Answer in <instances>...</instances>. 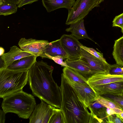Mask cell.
<instances>
[{"mask_svg":"<svg viewBox=\"0 0 123 123\" xmlns=\"http://www.w3.org/2000/svg\"><path fill=\"white\" fill-rule=\"evenodd\" d=\"M3 2L11 4H15L17 5L19 3L21 0H1Z\"/></svg>","mask_w":123,"mask_h":123,"instance_id":"cell-33","label":"cell"},{"mask_svg":"<svg viewBox=\"0 0 123 123\" xmlns=\"http://www.w3.org/2000/svg\"><path fill=\"white\" fill-rule=\"evenodd\" d=\"M96 101L106 108L122 109L121 108L113 101L105 96L99 95Z\"/></svg>","mask_w":123,"mask_h":123,"instance_id":"cell-23","label":"cell"},{"mask_svg":"<svg viewBox=\"0 0 123 123\" xmlns=\"http://www.w3.org/2000/svg\"><path fill=\"white\" fill-rule=\"evenodd\" d=\"M36 105L29 118L30 123H49L55 107L43 100Z\"/></svg>","mask_w":123,"mask_h":123,"instance_id":"cell-8","label":"cell"},{"mask_svg":"<svg viewBox=\"0 0 123 123\" xmlns=\"http://www.w3.org/2000/svg\"><path fill=\"white\" fill-rule=\"evenodd\" d=\"M49 43L46 40L22 38L19 40L18 45L23 51L37 57L43 55L45 48Z\"/></svg>","mask_w":123,"mask_h":123,"instance_id":"cell-7","label":"cell"},{"mask_svg":"<svg viewBox=\"0 0 123 123\" xmlns=\"http://www.w3.org/2000/svg\"><path fill=\"white\" fill-rule=\"evenodd\" d=\"M106 111L108 116L113 114H116L114 109L106 108Z\"/></svg>","mask_w":123,"mask_h":123,"instance_id":"cell-34","label":"cell"},{"mask_svg":"<svg viewBox=\"0 0 123 123\" xmlns=\"http://www.w3.org/2000/svg\"><path fill=\"white\" fill-rule=\"evenodd\" d=\"M63 73L66 81L74 89L87 108L91 103L96 100L99 95L90 86L74 81Z\"/></svg>","mask_w":123,"mask_h":123,"instance_id":"cell-9","label":"cell"},{"mask_svg":"<svg viewBox=\"0 0 123 123\" xmlns=\"http://www.w3.org/2000/svg\"><path fill=\"white\" fill-rule=\"evenodd\" d=\"M18 7L16 4L3 2L0 0V15L6 16L15 13Z\"/></svg>","mask_w":123,"mask_h":123,"instance_id":"cell-22","label":"cell"},{"mask_svg":"<svg viewBox=\"0 0 123 123\" xmlns=\"http://www.w3.org/2000/svg\"><path fill=\"white\" fill-rule=\"evenodd\" d=\"M99 95H109L116 96L122 95L123 81L111 83L92 88Z\"/></svg>","mask_w":123,"mask_h":123,"instance_id":"cell-13","label":"cell"},{"mask_svg":"<svg viewBox=\"0 0 123 123\" xmlns=\"http://www.w3.org/2000/svg\"><path fill=\"white\" fill-rule=\"evenodd\" d=\"M44 57L49 58L53 60L55 63L61 65L62 66L68 67L66 63L63 61V60H64V59L61 56H57L55 57H52L49 55H46Z\"/></svg>","mask_w":123,"mask_h":123,"instance_id":"cell-29","label":"cell"},{"mask_svg":"<svg viewBox=\"0 0 123 123\" xmlns=\"http://www.w3.org/2000/svg\"><path fill=\"white\" fill-rule=\"evenodd\" d=\"M112 26H117L121 28L123 31V13L116 16L112 21Z\"/></svg>","mask_w":123,"mask_h":123,"instance_id":"cell-28","label":"cell"},{"mask_svg":"<svg viewBox=\"0 0 123 123\" xmlns=\"http://www.w3.org/2000/svg\"></svg>","mask_w":123,"mask_h":123,"instance_id":"cell-40","label":"cell"},{"mask_svg":"<svg viewBox=\"0 0 123 123\" xmlns=\"http://www.w3.org/2000/svg\"><path fill=\"white\" fill-rule=\"evenodd\" d=\"M49 123H65L64 115L60 109L55 108Z\"/></svg>","mask_w":123,"mask_h":123,"instance_id":"cell-24","label":"cell"},{"mask_svg":"<svg viewBox=\"0 0 123 123\" xmlns=\"http://www.w3.org/2000/svg\"><path fill=\"white\" fill-rule=\"evenodd\" d=\"M107 123H123V121L117 114H115L108 116Z\"/></svg>","mask_w":123,"mask_h":123,"instance_id":"cell-30","label":"cell"},{"mask_svg":"<svg viewBox=\"0 0 123 123\" xmlns=\"http://www.w3.org/2000/svg\"><path fill=\"white\" fill-rule=\"evenodd\" d=\"M88 108L90 111L89 123H107L106 108L96 100L91 103Z\"/></svg>","mask_w":123,"mask_h":123,"instance_id":"cell-12","label":"cell"},{"mask_svg":"<svg viewBox=\"0 0 123 123\" xmlns=\"http://www.w3.org/2000/svg\"><path fill=\"white\" fill-rule=\"evenodd\" d=\"M0 56H1L4 53V50L3 48H2L0 47Z\"/></svg>","mask_w":123,"mask_h":123,"instance_id":"cell-35","label":"cell"},{"mask_svg":"<svg viewBox=\"0 0 123 123\" xmlns=\"http://www.w3.org/2000/svg\"><path fill=\"white\" fill-rule=\"evenodd\" d=\"M32 55L23 51L16 46H13L10 47L8 52L4 53L1 56V59L3 62V65L2 67L6 68L16 60Z\"/></svg>","mask_w":123,"mask_h":123,"instance_id":"cell-14","label":"cell"},{"mask_svg":"<svg viewBox=\"0 0 123 123\" xmlns=\"http://www.w3.org/2000/svg\"><path fill=\"white\" fill-rule=\"evenodd\" d=\"M117 115L123 121V112L120 114H117Z\"/></svg>","mask_w":123,"mask_h":123,"instance_id":"cell-36","label":"cell"},{"mask_svg":"<svg viewBox=\"0 0 123 123\" xmlns=\"http://www.w3.org/2000/svg\"><path fill=\"white\" fill-rule=\"evenodd\" d=\"M109 74L112 75H123V66L117 64L111 65Z\"/></svg>","mask_w":123,"mask_h":123,"instance_id":"cell-25","label":"cell"},{"mask_svg":"<svg viewBox=\"0 0 123 123\" xmlns=\"http://www.w3.org/2000/svg\"><path fill=\"white\" fill-rule=\"evenodd\" d=\"M98 6L96 0H77L68 10L66 24L70 25L83 19L92 9Z\"/></svg>","mask_w":123,"mask_h":123,"instance_id":"cell-5","label":"cell"},{"mask_svg":"<svg viewBox=\"0 0 123 123\" xmlns=\"http://www.w3.org/2000/svg\"><path fill=\"white\" fill-rule=\"evenodd\" d=\"M3 98L1 107L6 114L13 113L23 119L29 118L36 105L34 97L22 90Z\"/></svg>","mask_w":123,"mask_h":123,"instance_id":"cell-3","label":"cell"},{"mask_svg":"<svg viewBox=\"0 0 123 123\" xmlns=\"http://www.w3.org/2000/svg\"><path fill=\"white\" fill-rule=\"evenodd\" d=\"M39 0H21L19 3L17 5L18 7H20L26 5L31 4Z\"/></svg>","mask_w":123,"mask_h":123,"instance_id":"cell-31","label":"cell"},{"mask_svg":"<svg viewBox=\"0 0 123 123\" xmlns=\"http://www.w3.org/2000/svg\"><path fill=\"white\" fill-rule=\"evenodd\" d=\"M53 67L42 60L29 70L28 83L33 94L48 104L60 109L62 94L53 77Z\"/></svg>","mask_w":123,"mask_h":123,"instance_id":"cell-1","label":"cell"},{"mask_svg":"<svg viewBox=\"0 0 123 123\" xmlns=\"http://www.w3.org/2000/svg\"><path fill=\"white\" fill-rule=\"evenodd\" d=\"M64 75L73 81L77 83L89 86L87 80L83 75L75 71L68 67H65L63 69Z\"/></svg>","mask_w":123,"mask_h":123,"instance_id":"cell-21","label":"cell"},{"mask_svg":"<svg viewBox=\"0 0 123 123\" xmlns=\"http://www.w3.org/2000/svg\"><path fill=\"white\" fill-rule=\"evenodd\" d=\"M60 87L62 98L60 109L65 123H89L90 113L83 101L66 81L63 73Z\"/></svg>","mask_w":123,"mask_h":123,"instance_id":"cell-2","label":"cell"},{"mask_svg":"<svg viewBox=\"0 0 123 123\" xmlns=\"http://www.w3.org/2000/svg\"><path fill=\"white\" fill-rule=\"evenodd\" d=\"M122 95L123 96V92H122Z\"/></svg>","mask_w":123,"mask_h":123,"instance_id":"cell-38","label":"cell"},{"mask_svg":"<svg viewBox=\"0 0 123 123\" xmlns=\"http://www.w3.org/2000/svg\"><path fill=\"white\" fill-rule=\"evenodd\" d=\"M37 57L32 55L22 58L15 61L6 68L14 71L28 70L37 61Z\"/></svg>","mask_w":123,"mask_h":123,"instance_id":"cell-17","label":"cell"},{"mask_svg":"<svg viewBox=\"0 0 123 123\" xmlns=\"http://www.w3.org/2000/svg\"><path fill=\"white\" fill-rule=\"evenodd\" d=\"M122 32H123V31H122Z\"/></svg>","mask_w":123,"mask_h":123,"instance_id":"cell-39","label":"cell"},{"mask_svg":"<svg viewBox=\"0 0 123 123\" xmlns=\"http://www.w3.org/2000/svg\"><path fill=\"white\" fill-rule=\"evenodd\" d=\"M112 55L116 64L123 66V36L115 41Z\"/></svg>","mask_w":123,"mask_h":123,"instance_id":"cell-20","label":"cell"},{"mask_svg":"<svg viewBox=\"0 0 123 123\" xmlns=\"http://www.w3.org/2000/svg\"><path fill=\"white\" fill-rule=\"evenodd\" d=\"M46 55L52 57L60 56L64 60L68 59V55L62 46L60 39L49 43L46 46L44 53L41 56L44 57Z\"/></svg>","mask_w":123,"mask_h":123,"instance_id":"cell-15","label":"cell"},{"mask_svg":"<svg viewBox=\"0 0 123 123\" xmlns=\"http://www.w3.org/2000/svg\"><path fill=\"white\" fill-rule=\"evenodd\" d=\"M80 47L81 56L80 59V60L98 73H109L111 65L106 62L97 58Z\"/></svg>","mask_w":123,"mask_h":123,"instance_id":"cell-10","label":"cell"},{"mask_svg":"<svg viewBox=\"0 0 123 123\" xmlns=\"http://www.w3.org/2000/svg\"><path fill=\"white\" fill-rule=\"evenodd\" d=\"M105 97L113 101L123 111V96L122 95L115 96L109 95H104Z\"/></svg>","mask_w":123,"mask_h":123,"instance_id":"cell-26","label":"cell"},{"mask_svg":"<svg viewBox=\"0 0 123 123\" xmlns=\"http://www.w3.org/2000/svg\"><path fill=\"white\" fill-rule=\"evenodd\" d=\"M6 113L2 110H0V123H4L5 122Z\"/></svg>","mask_w":123,"mask_h":123,"instance_id":"cell-32","label":"cell"},{"mask_svg":"<svg viewBox=\"0 0 123 123\" xmlns=\"http://www.w3.org/2000/svg\"><path fill=\"white\" fill-rule=\"evenodd\" d=\"M29 70L14 71L4 67L0 68V97L8 96L22 90L28 81Z\"/></svg>","mask_w":123,"mask_h":123,"instance_id":"cell-4","label":"cell"},{"mask_svg":"<svg viewBox=\"0 0 123 123\" xmlns=\"http://www.w3.org/2000/svg\"><path fill=\"white\" fill-rule=\"evenodd\" d=\"M61 44L68 55V61L79 59L81 56L80 46L82 45L71 35L63 34L60 38Z\"/></svg>","mask_w":123,"mask_h":123,"instance_id":"cell-6","label":"cell"},{"mask_svg":"<svg viewBox=\"0 0 123 123\" xmlns=\"http://www.w3.org/2000/svg\"><path fill=\"white\" fill-rule=\"evenodd\" d=\"M98 5H99L101 2H103L104 0H96Z\"/></svg>","mask_w":123,"mask_h":123,"instance_id":"cell-37","label":"cell"},{"mask_svg":"<svg viewBox=\"0 0 123 123\" xmlns=\"http://www.w3.org/2000/svg\"><path fill=\"white\" fill-rule=\"evenodd\" d=\"M80 46L97 58L105 62H106L105 59L103 57V54L97 51L94 49L87 47L83 45H81Z\"/></svg>","mask_w":123,"mask_h":123,"instance_id":"cell-27","label":"cell"},{"mask_svg":"<svg viewBox=\"0 0 123 123\" xmlns=\"http://www.w3.org/2000/svg\"><path fill=\"white\" fill-rule=\"evenodd\" d=\"M75 1V0H42L43 5L48 12L61 8L68 10L72 7Z\"/></svg>","mask_w":123,"mask_h":123,"instance_id":"cell-18","label":"cell"},{"mask_svg":"<svg viewBox=\"0 0 123 123\" xmlns=\"http://www.w3.org/2000/svg\"><path fill=\"white\" fill-rule=\"evenodd\" d=\"M65 62L68 67L81 74L87 80L93 74L98 73L90 68L80 59L74 61L66 60Z\"/></svg>","mask_w":123,"mask_h":123,"instance_id":"cell-16","label":"cell"},{"mask_svg":"<svg viewBox=\"0 0 123 123\" xmlns=\"http://www.w3.org/2000/svg\"><path fill=\"white\" fill-rule=\"evenodd\" d=\"M65 31L67 32H71V35L78 40L86 38L93 41L87 35L83 19L70 25V27L66 29Z\"/></svg>","mask_w":123,"mask_h":123,"instance_id":"cell-19","label":"cell"},{"mask_svg":"<svg viewBox=\"0 0 123 123\" xmlns=\"http://www.w3.org/2000/svg\"><path fill=\"white\" fill-rule=\"evenodd\" d=\"M121 81H123V75L101 73L93 74L87 80L88 84L92 88L101 85Z\"/></svg>","mask_w":123,"mask_h":123,"instance_id":"cell-11","label":"cell"}]
</instances>
